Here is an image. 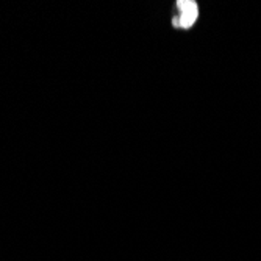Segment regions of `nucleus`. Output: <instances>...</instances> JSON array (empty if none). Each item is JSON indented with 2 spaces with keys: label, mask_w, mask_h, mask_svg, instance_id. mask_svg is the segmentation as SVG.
I'll return each instance as SVG.
<instances>
[{
  "label": "nucleus",
  "mask_w": 261,
  "mask_h": 261,
  "mask_svg": "<svg viewBox=\"0 0 261 261\" xmlns=\"http://www.w3.org/2000/svg\"><path fill=\"white\" fill-rule=\"evenodd\" d=\"M177 8H178V14L172 19V25L181 30L191 29L199 17V5L194 0H178Z\"/></svg>",
  "instance_id": "1"
}]
</instances>
